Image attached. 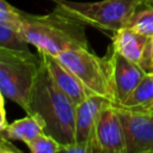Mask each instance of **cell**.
I'll return each instance as SVG.
<instances>
[{
	"instance_id": "6da1fadb",
	"label": "cell",
	"mask_w": 153,
	"mask_h": 153,
	"mask_svg": "<svg viewBox=\"0 0 153 153\" xmlns=\"http://www.w3.org/2000/svg\"><path fill=\"white\" fill-rule=\"evenodd\" d=\"M19 31L29 44L38 53L57 56L65 50L90 48L85 24L71 17L59 7L47 14L22 12Z\"/></svg>"
},
{
	"instance_id": "7a4b0ae2",
	"label": "cell",
	"mask_w": 153,
	"mask_h": 153,
	"mask_svg": "<svg viewBox=\"0 0 153 153\" xmlns=\"http://www.w3.org/2000/svg\"><path fill=\"white\" fill-rule=\"evenodd\" d=\"M75 106L71 98L57 87L41 62L31 91L27 115H38L44 122L43 133L56 139L63 149L74 143Z\"/></svg>"
},
{
	"instance_id": "3957f363",
	"label": "cell",
	"mask_w": 153,
	"mask_h": 153,
	"mask_svg": "<svg viewBox=\"0 0 153 153\" xmlns=\"http://www.w3.org/2000/svg\"><path fill=\"white\" fill-rule=\"evenodd\" d=\"M41 65L30 50L22 51L0 47V91L26 114L30 109L31 91Z\"/></svg>"
},
{
	"instance_id": "277c9868",
	"label": "cell",
	"mask_w": 153,
	"mask_h": 153,
	"mask_svg": "<svg viewBox=\"0 0 153 153\" xmlns=\"http://www.w3.org/2000/svg\"><path fill=\"white\" fill-rule=\"evenodd\" d=\"M56 7L81 22L104 32H116L124 27L143 0H99L82 2L73 0H51Z\"/></svg>"
},
{
	"instance_id": "5b68a950",
	"label": "cell",
	"mask_w": 153,
	"mask_h": 153,
	"mask_svg": "<svg viewBox=\"0 0 153 153\" xmlns=\"http://www.w3.org/2000/svg\"><path fill=\"white\" fill-rule=\"evenodd\" d=\"M87 88L91 94L100 96L115 104V94L106 57L97 56L90 48H75L56 56Z\"/></svg>"
},
{
	"instance_id": "8992f818",
	"label": "cell",
	"mask_w": 153,
	"mask_h": 153,
	"mask_svg": "<svg viewBox=\"0 0 153 153\" xmlns=\"http://www.w3.org/2000/svg\"><path fill=\"white\" fill-rule=\"evenodd\" d=\"M127 153L124 131L116 104L106 102L97 117L92 153Z\"/></svg>"
},
{
	"instance_id": "52a82bcc",
	"label": "cell",
	"mask_w": 153,
	"mask_h": 153,
	"mask_svg": "<svg viewBox=\"0 0 153 153\" xmlns=\"http://www.w3.org/2000/svg\"><path fill=\"white\" fill-rule=\"evenodd\" d=\"M122 122L127 153H153V117L136 109L117 105Z\"/></svg>"
},
{
	"instance_id": "ba28073f",
	"label": "cell",
	"mask_w": 153,
	"mask_h": 153,
	"mask_svg": "<svg viewBox=\"0 0 153 153\" xmlns=\"http://www.w3.org/2000/svg\"><path fill=\"white\" fill-rule=\"evenodd\" d=\"M108 99L90 94L85 100L76 104L74 117V143L66 147V153H92V139L96 121L102 106Z\"/></svg>"
},
{
	"instance_id": "9c48e42d",
	"label": "cell",
	"mask_w": 153,
	"mask_h": 153,
	"mask_svg": "<svg viewBox=\"0 0 153 153\" xmlns=\"http://www.w3.org/2000/svg\"><path fill=\"white\" fill-rule=\"evenodd\" d=\"M115 104L120 105L147 74L139 65L129 61L115 50L108 56Z\"/></svg>"
},
{
	"instance_id": "30bf717a",
	"label": "cell",
	"mask_w": 153,
	"mask_h": 153,
	"mask_svg": "<svg viewBox=\"0 0 153 153\" xmlns=\"http://www.w3.org/2000/svg\"><path fill=\"white\" fill-rule=\"evenodd\" d=\"M38 55L41 62L47 68L57 87L65 92L75 105L85 100L91 94L81 81L56 56L44 53H38Z\"/></svg>"
},
{
	"instance_id": "8fae6325",
	"label": "cell",
	"mask_w": 153,
	"mask_h": 153,
	"mask_svg": "<svg viewBox=\"0 0 153 153\" xmlns=\"http://www.w3.org/2000/svg\"><path fill=\"white\" fill-rule=\"evenodd\" d=\"M148 39L149 37L124 26L112 33V50L141 67Z\"/></svg>"
},
{
	"instance_id": "7c38bea8",
	"label": "cell",
	"mask_w": 153,
	"mask_h": 153,
	"mask_svg": "<svg viewBox=\"0 0 153 153\" xmlns=\"http://www.w3.org/2000/svg\"><path fill=\"white\" fill-rule=\"evenodd\" d=\"M44 131V122L36 114H30L26 117L13 121L7 124L2 134L10 140H19L24 143L32 140Z\"/></svg>"
},
{
	"instance_id": "4fadbf2b",
	"label": "cell",
	"mask_w": 153,
	"mask_h": 153,
	"mask_svg": "<svg viewBox=\"0 0 153 153\" xmlns=\"http://www.w3.org/2000/svg\"><path fill=\"white\" fill-rule=\"evenodd\" d=\"M120 105L136 110H146L151 108L153 105V74L147 73Z\"/></svg>"
},
{
	"instance_id": "5bb4252c",
	"label": "cell",
	"mask_w": 153,
	"mask_h": 153,
	"mask_svg": "<svg viewBox=\"0 0 153 153\" xmlns=\"http://www.w3.org/2000/svg\"><path fill=\"white\" fill-rule=\"evenodd\" d=\"M126 26L146 37H153V8L145 6V8L140 10L139 7Z\"/></svg>"
},
{
	"instance_id": "9a60e30c",
	"label": "cell",
	"mask_w": 153,
	"mask_h": 153,
	"mask_svg": "<svg viewBox=\"0 0 153 153\" xmlns=\"http://www.w3.org/2000/svg\"><path fill=\"white\" fill-rule=\"evenodd\" d=\"M0 47L22 51H29V43L23 37L22 32L10 25L0 23Z\"/></svg>"
},
{
	"instance_id": "2e32d148",
	"label": "cell",
	"mask_w": 153,
	"mask_h": 153,
	"mask_svg": "<svg viewBox=\"0 0 153 153\" xmlns=\"http://www.w3.org/2000/svg\"><path fill=\"white\" fill-rule=\"evenodd\" d=\"M25 143L31 153H59L63 149V146L56 139L44 133L37 135Z\"/></svg>"
},
{
	"instance_id": "e0dca14e",
	"label": "cell",
	"mask_w": 153,
	"mask_h": 153,
	"mask_svg": "<svg viewBox=\"0 0 153 153\" xmlns=\"http://www.w3.org/2000/svg\"><path fill=\"white\" fill-rule=\"evenodd\" d=\"M22 12L23 11H20L18 8L13 10V11H6V10L0 8V23L5 24V25L13 26L19 30V26H20L22 19H23Z\"/></svg>"
},
{
	"instance_id": "ac0fdd59",
	"label": "cell",
	"mask_w": 153,
	"mask_h": 153,
	"mask_svg": "<svg viewBox=\"0 0 153 153\" xmlns=\"http://www.w3.org/2000/svg\"><path fill=\"white\" fill-rule=\"evenodd\" d=\"M141 68L146 73H153V37H149L148 44L141 62Z\"/></svg>"
},
{
	"instance_id": "d6986e66",
	"label": "cell",
	"mask_w": 153,
	"mask_h": 153,
	"mask_svg": "<svg viewBox=\"0 0 153 153\" xmlns=\"http://www.w3.org/2000/svg\"><path fill=\"white\" fill-rule=\"evenodd\" d=\"M20 153L14 145L11 143L10 139H7L2 133H0V153Z\"/></svg>"
},
{
	"instance_id": "ffe728a7",
	"label": "cell",
	"mask_w": 153,
	"mask_h": 153,
	"mask_svg": "<svg viewBox=\"0 0 153 153\" xmlns=\"http://www.w3.org/2000/svg\"><path fill=\"white\" fill-rule=\"evenodd\" d=\"M7 120H6V111L5 109H0V133H2V130L5 129V127L7 126Z\"/></svg>"
},
{
	"instance_id": "44dd1931",
	"label": "cell",
	"mask_w": 153,
	"mask_h": 153,
	"mask_svg": "<svg viewBox=\"0 0 153 153\" xmlns=\"http://www.w3.org/2000/svg\"><path fill=\"white\" fill-rule=\"evenodd\" d=\"M0 8L1 10H6V11H13V10H16V7H13L6 0H0Z\"/></svg>"
},
{
	"instance_id": "7402d4cb",
	"label": "cell",
	"mask_w": 153,
	"mask_h": 153,
	"mask_svg": "<svg viewBox=\"0 0 153 153\" xmlns=\"http://www.w3.org/2000/svg\"><path fill=\"white\" fill-rule=\"evenodd\" d=\"M0 109H5V103H4V94L0 91Z\"/></svg>"
},
{
	"instance_id": "603a6c76",
	"label": "cell",
	"mask_w": 153,
	"mask_h": 153,
	"mask_svg": "<svg viewBox=\"0 0 153 153\" xmlns=\"http://www.w3.org/2000/svg\"><path fill=\"white\" fill-rule=\"evenodd\" d=\"M145 6H148V7H152L153 8V0H143L142 2Z\"/></svg>"
},
{
	"instance_id": "cb8c5ba5",
	"label": "cell",
	"mask_w": 153,
	"mask_h": 153,
	"mask_svg": "<svg viewBox=\"0 0 153 153\" xmlns=\"http://www.w3.org/2000/svg\"><path fill=\"white\" fill-rule=\"evenodd\" d=\"M143 111H146V112H148L152 117H153V105L151 106V108H148V109H146V110H143Z\"/></svg>"
},
{
	"instance_id": "d4e9b609",
	"label": "cell",
	"mask_w": 153,
	"mask_h": 153,
	"mask_svg": "<svg viewBox=\"0 0 153 153\" xmlns=\"http://www.w3.org/2000/svg\"><path fill=\"white\" fill-rule=\"evenodd\" d=\"M152 74H153V73H152Z\"/></svg>"
}]
</instances>
